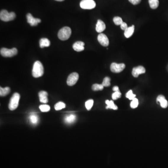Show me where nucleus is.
I'll return each mask as SVG.
<instances>
[{"mask_svg":"<svg viewBox=\"0 0 168 168\" xmlns=\"http://www.w3.org/2000/svg\"><path fill=\"white\" fill-rule=\"evenodd\" d=\"M138 100L137 98H134L130 103V106L132 109H135L138 106Z\"/></svg>","mask_w":168,"mask_h":168,"instance_id":"c85d7f7f","label":"nucleus"},{"mask_svg":"<svg viewBox=\"0 0 168 168\" xmlns=\"http://www.w3.org/2000/svg\"><path fill=\"white\" fill-rule=\"evenodd\" d=\"M146 72L145 69L143 66H138L134 68L132 70V75L135 77H138L140 74L144 73Z\"/></svg>","mask_w":168,"mask_h":168,"instance_id":"9b49d317","label":"nucleus"},{"mask_svg":"<svg viewBox=\"0 0 168 168\" xmlns=\"http://www.w3.org/2000/svg\"><path fill=\"white\" fill-rule=\"evenodd\" d=\"M125 68V64L123 63L117 64L116 63H112L111 65V71L114 73H119L124 70Z\"/></svg>","mask_w":168,"mask_h":168,"instance_id":"0eeeda50","label":"nucleus"},{"mask_svg":"<svg viewBox=\"0 0 168 168\" xmlns=\"http://www.w3.org/2000/svg\"><path fill=\"white\" fill-rule=\"evenodd\" d=\"M128 1L133 5L138 4L141 1V0H128Z\"/></svg>","mask_w":168,"mask_h":168,"instance_id":"2f4dec72","label":"nucleus"},{"mask_svg":"<svg viewBox=\"0 0 168 168\" xmlns=\"http://www.w3.org/2000/svg\"><path fill=\"white\" fill-rule=\"evenodd\" d=\"M104 87L102 84H95L92 86V89L94 91H100L102 90Z\"/></svg>","mask_w":168,"mask_h":168,"instance_id":"5701e85b","label":"nucleus"},{"mask_svg":"<svg viewBox=\"0 0 168 168\" xmlns=\"http://www.w3.org/2000/svg\"><path fill=\"white\" fill-rule=\"evenodd\" d=\"M84 46H85V43L84 42H81V41H77L73 44L72 47L75 51L77 52H80V51H83L85 49Z\"/></svg>","mask_w":168,"mask_h":168,"instance_id":"ddd939ff","label":"nucleus"},{"mask_svg":"<svg viewBox=\"0 0 168 168\" xmlns=\"http://www.w3.org/2000/svg\"><path fill=\"white\" fill-rule=\"evenodd\" d=\"M114 23L116 25H121L123 22L122 19L120 17H114L113 19Z\"/></svg>","mask_w":168,"mask_h":168,"instance_id":"a878e982","label":"nucleus"},{"mask_svg":"<svg viewBox=\"0 0 168 168\" xmlns=\"http://www.w3.org/2000/svg\"><path fill=\"white\" fill-rule=\"evenodd\" d=\"M66 106V105L62 102H59L55 105V109L56 110H60L62 109H64Z\"/></svg>","mask_w":168,"mask_h":168,"instance_id":"b1692460","label":"nucleus"},{"mask_svg":"<svg viewBox=\"0 0 168 168\" xmlns=\"http://www.w3.org/2000/svg\"><path fill=\"white\" fill-rule=\"evenodd\" d=\"M16 14L14 12H8L6 10H2L0 13L1 20L4 22H9L12 21L16 18Z\"/></svg>","mask_w":168,"mask_h":168,"instance_id":"20e7f679","label":"nucleus"},{"mask_svg":"<svg viewBox=\"0 0 168 168\" xmlns=\"http://www.w3.org/2000/svg\"><path fill=\"white\" fill-rule=\"evenodd\" d=\"M121 28L122 30H125L126 29H127L128 28L127 24L126 22H123L122 25H121Z\"/></svg>","mask_w":168,"mask_h":168,"instance_id":"473e14b6","label":"nucleus"},{"mask_svg":"<svg viewBox=\"0 0 168 168\" xmlns=\"http://www.w3.org/2000/svg\"><path fill=\"white\" fill-rule=\"evenodd\" d=\"M30 120L33 124H37L38 122L39 119L38 116L35 114H32L30 117Z\"/></svg>","mask_w":168,"mask_h":168,"instance_id":"4be33fe9","label":"nucleus"},{"mask_svg":"<svg viewBox=\"0 0 168 168\" xmlns=\"http://www.w3.org/2000/svg\"><path fill=\"white\" fill-rule=\"evenodd\" d=\"M106 29V25L103 21L101 20H98L96 26V30L98 33H101Z\"/></svg>","mask_w":168,"mask_h":168,"instance_id":"4468645a","label":"nucleus"},{"mask_svg":"<svg viewBox=\"0 0 168 168\" xmlns=\"http://www.w3.org/2000/svg\"><path fill=\"white\" fill-rule=\"evenodd\" d=\"M39 97L40 102L42 103H47L48 102V93L46 91H42L39 93Z\"/></svg>","mask_w":168,"mask_h":168,"instance_id":"2eb2a0df","label":"nucleus"},{"mask_svg":"<svg viewBox=\"0 0 168 168\" xmlns=\"http://www.w3.org/2000/svg\"><path fill=\"white\" fill-rule=\"evenodd\" d=\"M156 101L157 103H160L161 106L162 108L164 109L167 108L168 106V102L164 96L162 95H159L157 97Z\"/></svg>","mask_w":168,"mask_h":168,"instance_id":"f8f14e48","label":"nucleus"},{"mask_svg":"<svg viewBox=\"0 0 168 168\" xmlns=\"http://www.w3.org/2000/svg\"><path fill=\"white\" fill-rule=\"evenodd\" d=\"M39 109L42 112H47L50 110L51 108L49 105H42L39 106Z\"/></svg>","mask_w":168,"mask_h":168,"instance_id":"393cba45","label":"nucleus"},{"mask_svg":"<svg viewBox=\"0 0 168 168\" xmlns=\"http://www.w3.org/2000/svg\"><path fill=\"white\" fill-rule=\"evenodd\" d=\"M44 73V69L43 65L41 62L36 61L34 64L33 69H32V75L34 77H40L43 75Z\"/></svg>","mask_w":168,"mask_h":168,"instance_id":"f257e3e1","label":"nucleus"},{"mask_svg":"<svg viewBox=\"0 0 168 168\" xmlns=\"http://www.w3.org/2000/svg\"><path fill=\"white\" fill-rule=\"evenodd\" d=\"M135 96L136 95L133 94V92H132V90H130V91H128L127 93V94H126V97L130 100H133L135 97Z\"/></svg>","mask_w":168,"mask_h":168,"instance_id":"c756f323","label":"nucleus"},{"mask_svg":"<svg viewBox=\"0 0 168 168\" xmlns=\"http://www.w3.org/2000/svg\"><path fill=\"white\" fill-rule=\"evenodd\" d=\"M106 103L107 105L106 106V109H112L114 110H117L118 107L116 106V105L114 103V101H109V100H106Z\"/></svg>","mask_w":168,"mask_h":168,"instance_id":"6ab92c4d","label":"nucleus"},{"mask_svg":"<svg viewBox=\"0 0 168 168\" xmlns=\"http://www.w3.org/2000/svg\"><path fill=\"white\" fill-rule=\"evenodd\" d=\"M149 5L151 9H156L159 5V1L158 0H149Z\"/></svg>","mask_w":168,"mask_h":168,"instance_id":"412c9836","label":"nucleus"},{"mask_svg":"<svg viewBox=\"0 0 168 168\" xmlns=\"http://www.w3.org/2000/svg\"><path fill=\"white\" fill-rule=\"evenodd\" d=\"M55 1H64V0H55Z\"/></svg>","mask_w":168,"mask_h":168,"instance_id":"f704fd0d","label":"nucleus"},{"mask_svg":"<svg viewBox=\"0 0 168 168\" xmlns=\"http://www.w3.org/2000/svg\"><path fill=\"white\" fill-rule=\"evenodd\" d=\"M72 33L71 28L69 27H64L60 30L58 33L59 39L62 41H65L69 38Z\"/></svg>","mask_w":168,"mask_h":168,"instance_id":"f03ea898","label":"nucleus"},{"mask_svg":"<svg viewBox=\"0 0 168 168\" xmlns=\"http://www.w3.org/2000/svg\"><path fill=\"white\" fill-rule=\"evenodd\" d=\"M80 6L84 9H92L96 7V3L93 0H82Z\"/></svg>","mask_w":168,"mask_h":168,"instance_id":"423d86ee","label":"nucleus"},{"mask_svg":"<svg viewBox=\"0 0 168 168\" xmlns=\"http://www.w3.org/2000/svg\"><path fill=\"white\" fill-rule=\"evenodd\" d=\"M93 105V100H89L86 101L85 103V106L86 109L88 110H90L92 109Z\"/></svg>","mask_w":168,"mask_h":168,"instance_id":"bb28decb","label":"nucleus"},{"mask_svg":"<svg viewBox=\"0 0 168 168\" xmlns=\"http://www.w3.org/2000/svg\"><path fill=\"white\" fill-rule=\"evenodd\" d=\"M20 98V95L18 93H14L12 95V96L10 98L9 105V109L10 110H14L17 109V107L18 106Z\"/></svg>","mask_w":168,"mask_h":168,"instance_id":"7ed1b4c3","label":"nucleus"},{"mask_svg":"<svg viewBox=\"0 0 168 168\" xmlns=\"http://www.w3.org/2000/svg\"><path fill=\"white\" fill-rule=\"evenodd\" d=\"M76 119V116L73 114H70L64 117V122L67 124H72Z\"/></svg>","mask_w":168,"mask_h":168,"instance_id":"dca6fc26","label":"nucleus"},{"mask_svg":"<svg viewBox=\"0 0 168 168\" xmlns=\"http://www.w3.org/2000/svg\"><path fill=\"white\" fill-rule=\"evenodd\" d=\"M39 43H40V47L41 48H43L44 47H49L50 46L51 43L48 39L43 38L40 39Z\"/></svg>","mask_w":168,"mask_h":168,"instance_id":"f3484780","label":"nucleus"},{"mask_svg":"<svg viewBox=\"0 0 168 168\" xmlns=\"http://www.w3.org/2000/svg\"><path fill=\"white\" fill-rule=\"evenodd\" d=\"M10 88L6 87L5 88H0V95L1 96H5L10 92Z\"/></svg>","mask_w":168,"mask_h":168,"instance_id":"aec40b11","label":"nucleus"},{"mask_svg":"<svg viewBox=\"0 0 168 168\" xmlns=\"http://www.w3.org/2000/svg\"><path fill=\"white\" fill-rule=\"evenodd\" d=\"M79 75L77 72H73L71 73L68 77L67 80V84L69 86H72L77 82L79 80Z\"/></svg>","mask_w":168,"mask_h":168,"instance_id":"6e6552de","label":"nucleus"},{"mask_svg":"<svg viewBox=\"0 0 168 168\" xmlns=\"http://www.w3.org/2000/svg\"><path fill=\"white\" fill-rule=\"evenodd\" d=\"M0 53L1 55L4 57H12L17 54V50L16 48H13L11 49L2 48L1 49Z\"/></svg>","mask_w":168,"mask_h":168,"instance_id":"39448f33","label":"nucleus"},{"mask_svg":"<svg viewBox=\"0 0 168 168\" xmlns=\"http://www.w3.org/2000/svg\"><path fill=\"white\" fill-rule=\"evenodd\" d=\"M98 40L101 45L103 46L106 47L109 46V38L104 34L101 33L98 35Z\"/></svg>","mask_w":168,"mask_h":168,"instance_id":"9d476101","label":"nucleus"},{"mask_svg":"<svg viewBox=\"0 0 168 168\" xmlns=\"http://www.w3.org/2000/svg\"><path fill=\"white\" fill-rule=\"evenodd\" d=\"M135 30V26L134 25L132 26L131 27H128L127 29H126L124 32V35L127 38H129L133 35Z\"/></svg>","mask_w":168,"mask_h":168,"instance_id":"a211bd4d","label":"nucleus"},{"mask_svg":"<svg viewBox=\"0 0 168 168\" xmlns=\"http://www.w3.org/2000/svg\"><path fill=\"white\" fill-rule=\"evenodd\" d=\"M121 93L119 91L115 92L112 94V98L114 100H117L118 98H120L121 97Z\"/></svg>","mask_w":168,"mask_h":168,"instance_id":"7c9ffc66","label":"nucleus"},{"mask_svg":"<svg viewBox=\"0 0 168 168\" xmlns=\"http://www.w3.org/2000/svg\"><path fill=\"white\" fill-rule=\"evenodd\" d=\"M110 78L106 77L104 78L103 80V82H102V85L105 87H108V86L110 85Z\"/></svg>","mask_w":168,"mask_h":168,"instance_id":"cd10ccee","label":"nucleus"},{"mask_svg":"<svg viewBox=\"0 0 168 168\" xmlns=\"http://www.w3.org/2000/svg\"><path fill=\"white\" fill-rule=\"evenodd\" d=\"M113 91H114V92H117V91H119V88L118 86H114V88H113Z\"/></svg>","mask_w":168,"mask_h":168,"instance_id":"72a5a7b5","label":"nucleus"},{"mask_svg":"<svg viewBox=\"0 0 168 168\" xmlns=\"http://www.w3.org/2000/svg\"><path fill=\"white\" fill-rule=\"evenodd\" d=\"M27 22L29 23L31 26H37L39 23L41 22V20L38 18H35L32 16L31 14L28 13L27 14Z\"/></svg>","mask_w":168,"mask_h":168,"instance_id":"1a4fd4ad","label":"nucleus"}]
</instances>
